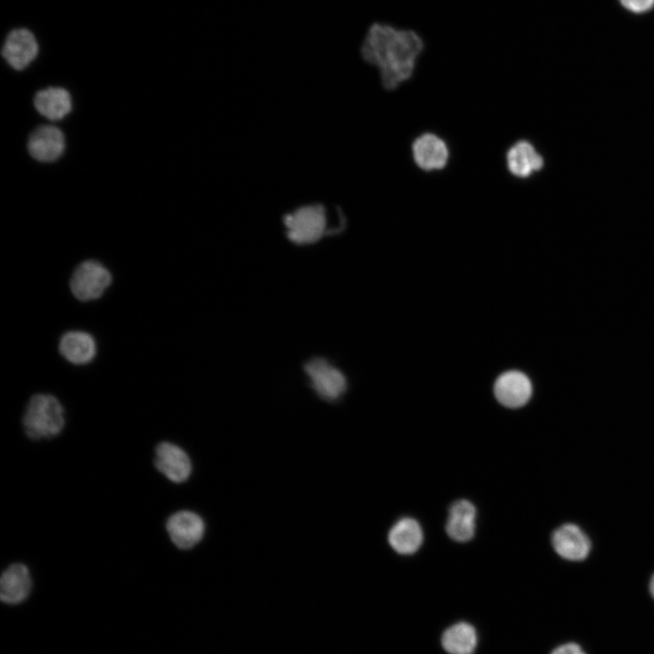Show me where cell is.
Segmentation results:
<instances>
[{
	"instance_id": "obj_12",
	"label": "cell",
	"mask_w": 654,
	"mask_h": 654,
	"mask_svg": "<svg viewBox=\"0 0 654 654\" xmlns=\"http://www.w3.org/2000/svg\"><path fill=\"white\" fill-rule=\"evenodd\" d=\"M415 164L426 172L443 169L450 157L446 143L438 135L426 133L417 137L411 146Z\"/></svg>"
},
{
	"instance_id": "obj_14",
	"label": "cell",
	"mask_w": 654,
	"mask_h": 654,
	"mask_svg": "<svg viewBox=\"0 0 654 654\" xmlns=\"http://www.w3.org/2000/svg\"><path fill=\"white\" fill-rule=\"evenodd\" d=\"M552 545L555 551L569 560H584L590 549V543L585 533L574 524H564L552 534Z\"/></svg>"
},
{
	"instance_id": "obj_3",
	"label": "cell",
	"mask_w": 654,
	"mask_h": 654,
	"mask_svg": "<svg viewBox=\"0 0 654 654\" xmlns=\"http://www.w3.org/2000/svg\"><path fill=\"white\" fill-rule=\"evenodd\" d=\"M330 213L322 203H308L291 211L283 218L287 237L303 245L318 242L330 232Z\"/></svg>"
},
{
	"instance_id": "obj_11",
	"label": "cell",
	"mask_w": 654,
	"mask_h": 654,
	"mask_svg": "<svg viewBox=\"0 0 654 654\" xmlns=\"http://www.w3.org/2000/svg\"><path fill=\"white\" fill-rule=\"evenodd\" d=\"M27 149L36 161L50 163L57 160L65 149L63 132L54 125H40L29 135Z\"/></svg>"
},
{
	"instance_id": "obj_15",
	"label": "cell",
	"mask_w": 654,
	"mask_h": 654,
	"mask_svg": "<svg viewBox=\"0 0 654 654\" xmlns=\"http://www.w3.org/2000/svg\"><path fill=\"white\" fill-rule=\"evenodd\" d=\"M506 163L512 175L523 179L541 170L544 159L530 142L521 140L510 147Z\"/></svg>"
},
{
	"instance_id": "obj_9",
	"label": "cell",
	"mask_w": 654,
	"mask_h": 654,
	"mask_svg": "<svg viewBox=\"0 0 654 654\" xmlns=\"http://www.w3.org/2000/svg\"><path fill=\"white\" fill-rule=\"evenodd\" d=\"M497 401L507 408H520L530 399L532 385L529 377L520 371L501 373L494 383Z\"/></svg>"
},
{
	"instance_id": "obj_10",
	"label": "cell",
	"mask_w": 654,
	"mask_h": 654,
	"mask_svg": "<svg viewBox=\"0 0 654 654\" xmlns=\"http://www.w3.org/2000/svg\"><path fill=\"white\" fill-rule=\"evenodd\" d=\"M38 44L34 34L25 28L11 31L6 36L2 55L14 69L26 68L36 57Z\"/></svg>"
},
{
	"instance_id": "obj_21",
	"label": "cell",
	"mask_w": 654,
	"mask_h": 654,
	"mask_svg": "<svg viewBox=\"0 0 654 654\" xmlns=\"http://www.w3.org/2000/svg\"><path fill=\"white\" fill-rule=\"evenodd\" d=\"M551 654H586L581 647L574 642L565 643L557 647Z\"/></svg>"
},
{
	"instance_id": "obj_6",
	"label": "cell",
	"mask_w": 654,
	"mask_h": 654,
	"mask_svg": "<svg viewBox=\"0 0 654 654\" xmlns=\"http://www.w3.org/2000/svg\"><path fill=\"white\" fill-rule=\"evenodd\" d=\"M165 529L170 540L178 549L190 550L203 539L205 526L197 513L179 510L169 516Z\"/></svg>"
},
{
	"instance_id": "obj_4",
	"label": "cell",
	"mask_w": 654,
	"mask_h": 654,
	"mask_svg": "<svg viewBox=\"0 0 654 654\" xmlns=\"http://www.w3.org/2000/svg\"><path fill=\"white\" fill-rule=\"evenodd\" d=\"M114 276L108 267L94 259L76 264L68 280L73 297L80 302L99 300L113 284Z\"/></svg>"
},
{
	"instance_id": "obj_17",
	"label": "cell",
	"mask_w": 654,
	"mask_h": 654,
	"mask_svg": "<svg viewBox=\"0 0 654 654\" xmlns=\"http://www.w3.org/2000/svg\"><path fill=\"white\" fill-rule=\"evenodd\" d=\"M34 105L41 115L57 121L71 112L72 97L66 89L51 86L35 94Z\"/></svg>"
},
{
	"instance_id": "obj_20",
	"label": "cell",
	"mask_w": 654,
	"mask_h": 654,
	"mask_svg": "<svg viewBox=\"0 0 654 654\" xmlns=\"http://www.w3.org/2000/svg\"><path fill=\"white\" fill-rule=\"evenodd\" d=\"M620 2L625 7L635 13L645 12L654 4V0H620Z\"/></svg>"
},
{
	"instance_id": "obj_22",
	"label": "cell",
	"mask_w": 654,
	"mask_h": 654,
	"mask_svg": "<svg viewBox=\"0 0 654 654\" xmlns=\"http://www.w3.org/2000/svg\"><path fill=\"white\" fill-rule=\"evenodd\" d=\"M649 590H650L651 596L654 599V575L652 576V578L650 580Z\"/></svg>"
},
{
	"instance_id": "obj_2",
	"label": "cell",
	"mask_w": 654,
	"mask_h": 654,
	"mask_svg": "<svg viewBox=\"0 0 654 654\" xmlns=\"http://www.w3.org/2000/svg\"><path fill=\"white\" fill-rule=\"evenodd\" d=\"M65 425V411L60 400L47 392L33 394L22 417L25 435L33 441L58 436Z\"/></svg>"
},
{
	"instance_id": "obj_5",
	"label": "cell",
	"mask_w": 654,
	"mask_h": 654,
	"mask_svg": "<svg viewBox=\"0 0 654 654\" xmlns=\"http://www.w3.org/2000/svg\"><path fill=\"white\" fill-rule=\"evenodd\" d=\"M304 371L313 390L323 400L335 401L345 392V376L327 360L313 358L305 363Z\"/></svg>"
},
{
	"instance_id": "obj_1",
	"label": "cell",
	"mask_w": 654,
	"mask_h": 654,
	"mask_svg": "<svg viewBox=\"0 0 654 654\" xmlns=\"http://www.w3.org/2000/svg\"><path fill=\"white\" fill-rule=\"evenodd\" d=\"M422 49V40L413 30L375 23L365 35L361 54L378 69L382 86L394 90L411 77Z\"/></svg>"
},
{
	"instance_id": "obj_16",
	"label": "cell",
	"mask_w": 654,
	"mask_h": 654,
	"mask_svg": "<svg viewBox=\"0 0 654 654\" xmlns=\"http://www.w3.org/2000/svg\"><path fill=\"white\" fill-rule=\"evenodd\" d=\"M476 509L467 500L453 502L449 510L446 531L449 537L459 542L470 540L475 531Z\"/></svg>"
},
{
	"instance_id": "obj_7",
	"label": "cell",
	"mask_w": 654,
	"mask_h": 654,
	"mask_svg": "<svg viewBox=\"0 0 654 654\" xmlns=\"http://www.w3.org/2000/svg\"><path fill=\"white\" fill-rule=\"evenodd\" d=\"M154 463L160 473L174 483L187 481L192 473L188 454L170 441H161L156 445Z\"/></svg>"
},
{
	"instance_id": "obj_18",
	"label": "cell",
	"mask_w": 654,
	"mask_h": 654,
	"mask_svg": "<svg viewBox=\"0 0 654 654\" xmlns=\"http://www.w3.org/2000/svg\"><path fill=\"white\" fill-rule=\"evenodd\" d=\"M423 540L422 530L419 522L409 517L400 519L394 523L388 534L391 547L398 553L409 555L416 552Z\"/></svg>"
},
{
	"instance_id": "obj_13",
	"label": "cell",
	"mask_w": 654,
	"mask_h": 654,
	"mask_svg": "<svg viewBox=\"0 0 654 654\" xmlns=\"http://www.w3.org/2000/svg\"><path fill=\"white\" fill-rule=\"evenodd\" d=\"M32 578L29 569L21 562L10 564L0 579V598L7 604L23 602L30 594Z\"/></svg>"
},
{
	"instance_id": "obj_8",
	"label": "cell",
	"mask_w": 654,
	"mask_h": 654,
	"mask_svg": "<svg viewBox=\"0 0 654 654\" xmlns=\"http://www.w3.org/2000/svg\"><path fill=\"white\" fill-rule=\"evenodd\" d=\"M97 349L94 336L91 332L78 329L64 332L57 343L61 357L74 366H85L91 363L96 357Z\"/></svg>"
},
{
	"instance_id": "obj_19",
	"label": "cell",
	"mask_w": 654,
	"mask_h": 654,
	"mask_svg": "<svg viewBox=\"0 0 654 654\" xmlns=\"http://www.w3.org/2000/svg\"><path fill=\"white\" fill-rule=\"evenodd\" d=\"M477 633L467 622H459L442 634L441 644L450 654H472L477 646Z\"/></svg>"
}]
</instances>
